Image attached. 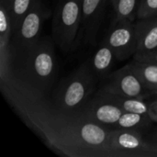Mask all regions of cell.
<instances>
[{"instance_id":"cell-6","label":"cell","mask_w":157,"mask_h":157,"mask_svg":"<svg viewBox=\"0 0 157 157\" xmlns=\"http://www.w3.org/2000/svg\"><path fill=\"white\" fill-rule=\"evenodd\" d=\"M157 156V145L139 130H111L109 157Z\"/></svg>"},{"instance_id":"cell-20","label":"cell","mask_w":157,"mask_h":157,"mask_svg":"<svg viewBox=\"0 0 157 157\" xmlns=\"http://www.w3.org/2000/svg\"><path fill=\"white\" fill-rule=\"evenodd\" d=\"M133 59L140 61V62L149 63H153V64L157 65V49L152 51V52L144 53V54H134Z\"/></svg>"},{"instance_id":"cell-12","label":"cell","mask_w":157,"mask_h":157,"mask_svg":"<svg viewBox=\"0 0 157 157\" xmlns=\"http://www.w3.org/2000/svg\"><path fill=\"white\" fill-rule=\"evenodd\" d=\"M98 95H100L105 99L118 105L120 108L123 109V111L126 112H133V113H139L145 117H148L152 120V114H151V109L149 102H146L144 99L137 98H130L125 97L122 95H119L112 92H108L102 89H99L97 92Z\"/></svg>"},{"instance_id":"cell-8","label":"cell","mask_w":157,"mask_h":157,"mask_svg":"<svg viewBox=\"0 0 157 157\" xmlns=\"http://www.w3.org/2000/svg\"><path fill=\"white\" fill-rule=\"evenodd\" d=\"M103 41L113 50L118 62L133 56L137 48L134 22L114 20Z\"/></svg>"},{"instance_id":"cell-11","label":"cell","mask_w":157,"mask_h":157,"mask_svg":"<svg viewBox=\"0 0 157 157\" xmlns=\"http://www.w3.org/2000/svg\"><path fill=\"white\" fill-rule=\"evenodd\" d=\"M136 35V53L144 54L157 49V16L134 21Z\"/></svg>"},{"instance_id":"cell-16","label":"cell","mask_w":157,"mask_h":157,"mask_svg":"<svg viewBox=\"0 0 157 157\" xmlns=\"http://www.w3.org/2000/svg\"><path fill=\"white\" fill-rule=\"evenodd\" d=\"M140 1L141 0H109L114 11V20L134 22L137 19Z\"/></svg>"},{"instance_id":"cell-21","label":"cell","mask_w":157,"mask_h":157,"mask_svg":"<svg viewBox=\"0 0 157 157\" xmlns=\"http://www.w3.org/2000/svg\"><path fill=\"white\" fill-rule=\"evenodd\" d=\"M150 109H151V114H152V121L157 123V99L149 101Z\"/></svg>"},{"instance_id":"cell-23","label":"cell","mask_w":157,"mask_h":157,"mask_svg":"<svg viewBox=\"0 0 157 157\" xmlns=\"http://www.w3.org/2000/svg\"><path fill=\"white\" fill-rule=\"evenodd\" d=\"M7 1H10V0H7Z\"/></svg>"},{"instance_id":"cell-4","label":"cell","mask_w":157,"mask_h":157,"mask_svg":"<svg viewBox=\"0 0 157 157\" xmlns=\"http://www.w3.org/2000/svg\"><path fill=\"white\" fill-rule=\"evenodd\" d=\"M82 21V1L59 0L54 7L52 38L63 52L71 51L75 43Z\"/></svg>"},{"instance_id":"cell-10","label":"cell","mask_w":157,"mask_h":157,"mask_svg":"<svg viewBox=\"0 0 157 157\" xmlns=\"http://www.w3.org/2000/svg\"><path fill=\"white\" fill-rule=\"evenodd\" d=\"M109 0H82L81 29L86 44L94 45Z\"/></svg>"},{"instance_id":"cell-1","label":"cell","mask_w":157,"mask_h":157,"mask_svg":"<svg viewBox=\"0 0 157 157\" xmlns=\"http://www.w3.org/2000/svg\"><path fill=\"white\" fill-rule=\"evenodd\" d=\"M2 88L26 121L55 150L71 157H109L111 130L78 113L57 110L38 96L7 77Z\"/></svg>"},{"instance_id":"cell-5","label":"cell","mask_w":157,"mask_h":157,"mask_svg":"<svg viewBox=\"0 0 157 157\" xmlns=\"http://www.w3.org/2000/svg\"><path fill=\"white\" fill-rule=\"evenodd\" d=\"M48 12L49 10L42 0H36L34 6L25 16L19 28L11 39V63L23 56L40 39V30L48 17Z\"/></svg>"},{"instance_id":"cell-17","label":"cell","mask_w":157,"mask_h":157,"mask_svg":"<svg viewBox=\"0 0 157 157\" xmlns=\"http://www.w3.org/2000/svg\"><path fill=\"white\" fill-rule=\"evenodd\" d=\"M12 26L9 1L0 0V49H10Z\"/></svg>"},{"instance_id":"cell-3","label":"cell","mask_w":157,"mask_h":157,"mask_svg":"<svg viewBox=\"0 0 157 157\" xmlns=\"http://www.w3.org/2000/svg\"><path fill=\"white\" fill-rule=\"evenodd\" d=\"M97 76L84 63L64 78L53 97V108L61 112L77 113L95 95Z\"/></svg>"},{"instance_id":"cell-9","label":"cell","mask_w":157,"mask_h":157,"mask_svg":"<svg viewBox=\"0 0 157 157\" xmlns=\"http://www.w3.org/2000/svg\"><path fill=\"white\" fill-rule=\"evenodd\" d=\"M123 112L118 105L96 93L77 113L92 122L112 130Z\"/></svg>"},{"instance_id":"cell-15","label":"cell","mask_w":157,"mask_h":157,"mask_svg":"<svg viewBox=\"0 0 157 157\" xmlns=\"http://www.w3.org/2000/svg\"><path fill=\"white\" fill-rule=\"evenodd\" d=\"M154 123V121L139 113L133 112H126L124 111L121 116L118 122L114 125L112 130L115 129H124V130H139L145 131L150 128V126Z\"/></svg>"},{"instance_id":"cell-2","label":"cell","mask_w":157,"mask_h":157,"mask_svg":"<svg viewBox=\"0 0 157 157\" xmlns=\"http://www.w3.org/2000/svg\"><path fill=\"white\" fill-rule=\"evenodd\" d=\"M55 46L52 38H40L23 56L12 61L11 71L7 77L30 92L44 98L55 78Z\"/></svg>"},{"instance_id":"cell-14","label":"cell","mask_w":157,"mask_h":157,"mask_svg":"<svg viewBox=\"0 0 157 157\" xmlns=\"http://www.w3.org/2000/svg\"><path fill=\"white\" fill-rule=\"evenodd\" d=\"M133 70L143 80L145 86L152 94H157V65L132 60L130 63Z\"/></svg>"},{"instance_id":"cell-24","label":"cell","mask_w":157,"mask_h":157,"mask_svg":"<svg viewBox=\"0 0 157 157\" xmlns=\"http://www.w3.org/2000/svg\"><path fill=\"white\" fill-rule=\"evenodd\" d=\"M80 1H82V0H80Z\"/></svg>"},{"instance_id":"cell-13","label":"cell","mask_w":157,"mask_h":157,"mask_svg":"<svg viewBox=\"0 0 157 157\" xmlns=\"http://www.w3.org/2000/svg\"><path fill=\"white\" fill-rule=\"evenodd\" d=\"M116 61L117 59L113 50L102 40L95 52L91 62H88V63L96 76L101 77L109 72Z\"/></svg>"},{"instance_id":"cell-7","label":"cell","mask_w":157,"mask_h":157,"mask_svg":"<svg viewBox=\"0 0 157 157\" xmlns=\"http://www.w3.org/2000/svg\"><path fill=\"white\" fill-rule=\"evenodd\" d=\"M107 82L100 89L130 98L146 99L153 95L129 63L106 77Z\"/></svg>"},{"instance_id":"cell-18","label":"cell","mask_w":157,"mask_h":157,"mask_svg":"<svg viewBox=\"0 0 157 157\" xmlns=\"http://www.w3.org/2000/svg\"><path fill=\"white\" fill-rule=\"evenodd\" d=\"M36 0H10V17L12 26V37L19 28L23 18L34 6Z\"/></svg>"},{"instance_id":"cell-22","label":"cell","mask_w":157,"mask_h":157,"mask_svg":"<svg viewBox=\"0 0 157 157\" xmlns=\"http://www.w3.org/2000/svg\"><path fill=\"white\" fill-rule=\"evenodd\" d=\"M148 139H149L150 142H152L153 144H156L157 145V129L154 130V131L151 132V134L148 136Z\"/></svg>"},{"instance_id":"cell-19","label":"cell","mask_w":157,"mask_h":157,"mask_svg":"<svg viewBox=\"0 0 157 157\" xmlns=\"http://www.w3.org/2000/svg\"><path fill=\"white\" fill-rule=\"evenodd\" d=\"M157 16V0H141L137 11V19Z\"/></svg>"}]
</instances>
